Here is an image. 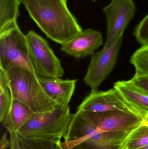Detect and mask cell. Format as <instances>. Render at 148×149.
Returning <instances> with one entry per match:
<instances>
[{
    "instance_id": "6da1fadb",
    "label": "cell",
    "mask_w": 148,
    "mask_h": 149,
    "mask_svg": "<svg viewBox=\"0 0 148 149\" xmlns=\"http://www.w3.org/2000/svg\"><path fill=\"white\" fill-rule=\"evenodd\" d=\"M31 18L48 38L62 45L83 31L69 10L67 0H21Z\"/></svg>"
},
{
    "instance_id": "7a4b0ae2",
    "label": "cell",
    "mask_w": 148,
    "mask_h": 149,
    "mask_svg": "<svg viewBox=\"0 0 148 149\" xmlns=\"http://www.w3.org/2000/svg\"><path fill=\"white\" fill-rule=\"evenodd\" d=\"M131 132L103 131L84 113L76 112L72 114L61 145L63 149H124Z\"/></svg>"
},
{
    "instance_id": "3957f363",
    "label": "cell",
    "mask_w": 148,
    "mask_h": 149,
    "mask_svg": "<svg viewBox=\"0 0 148 149\" xmlns=\"http://www.w3.org/2000/svg\"><path fill=\"white\" fill-rule=\"evenodd\" d=\"M12 99L21 102L34 113L52 110L57 106L44 91L35 72L15 67L5 71Z\"/></svg>"
},
{
    "instance_id": "277c9868",
    "label": "cell",
    "mask_w": 148,
    "mask_h": 149,
    "mask_svg": "<svg viewBox=\"0 0 148 149\" xmlns=\"http://www.w3.org/2000/svg\"><path fill=\"white\" fill-rule=\"evenodd\" d=\"M72 114L69 106H57L47 112L34 113L18 130L26 138L61 140L67 132Z\"/></svg>"
},
{
    "instance_id": "5b68a950",
    "label": "cell",
    "mask_w": 148,
    "mask_h": 149,
    "mask_svg": "<svg viewBox=\"0 0 148 149\" xmlns=\"http://www.w3.org/2000/svg\"><path fill=\"white\" fill-rule=\"evenodd\" d=\"M15 67L35 73L26 36L21 31L17 22L0 32V69L6 71Z\"/></svg>"
},
{
    "instance_id": "8992f818",
    "label": "cell",
    "mask_w": 148,
    "mask_h": 149,
    "mask_svg": "<svg viewBox=\"0 0 148 149\" xmlns=\"http://www.w3.org/2000/svg\"><path fill=\"white\" fill-rule=\"evenodd\" d=\"M31 62L36 74L46 78H60L64 71L60 59L47 41L33 31L27 34Z\"/></svg>"
},
{
    "instance_id": "52a82bcc",
    "label": "cell",
    "mask_w": 148,
    "mask_h": 149,
    "mask_svg": "<svg viewBox=\"0 0 148 149\" xmlns=\"http://www.w3.org/2000/svg\"><path fill=\"white\" fill-rule=\"evenodd\" d=\"M123 36L116 38L108 47L91 56L90 63L83 81L91 91H97L101 83L107 78L117 62Z\"/></svg>"
},
{
    "instance_id": "ba28073f",
    "label": "cell",
    "mask_w": 148,
    "mask_h": 149,
    "mask_svg": "<svg viewBox=\"0 0 148 149\" xmlns=\"http://www.w3.org/2000/svg\"><path fill=\"white\" fill-rule=\"evenodd\" d=\"M136 8L133 0H111L103 8L107 19V37L103 47H108L123 33L129 22L134 18Z\"/></svg>"
},
{
    "instance_id": "9c48e42d",
    "label": "cell",
    "mask_w": 148,
    "mask_h": 149,
    "mask_svg": "<svg viewBox=\"0 0 148 149\" xmlns=\"http://www.w3.org/2000/svg\"><path fill=\"white\" fill-rule=\"evenodd\" d=\"M114 110L137 114L114 88L106 91H91L77 107L76 112L101 113Z\"/></svg>"
},
{
    "instance_id": "30bf717a",
    "label": "cell",
    "mask_w": 148,
    "mask_h": 149,
    "mask_svg": "<svg viewBox=\"0 0 148 149\" xmlns=\"http://www.w3.org/2000/svg\"><path fill=\"white\" fill-rule=\"evenodd\" d=\"M83 113L96 127L106 132L132 131L143 122L138 115L121 110Z\"/></svg>"
},
{
    "instance_id": "8fae6325",
    "label": "cell",
    "mask_w": 148,
    "mask_h": 149,
    "mask_svg": "<svg viewBox=\"0 0 148 149\" xmlns=\"http://www.w3.org/2000/svg\"><path fill=\"white\" fill-rule=\"evenodd\" d=\"M101 32L93 29L83 30L74 38L62 45L61 51L76 58L92 56L103 44Z\"/></svg>"
},
{
    "instance_id": "7c38bea8",
    "label": "cell",
    "mask_w": 148,
    "mask_h": 149,
    "mask_svg": "<svg viewBox=\"0 0 148 149\" xmlns=\"http://www.w3.org/2000/svg\"><path fill=\"white\" fill-rule=\"evenodd\" d=\"M38 78L47 94L57 106H69L75 89L77 79L64 80L41 76H38Z\"/></svg>"
},
{
    "instance_id": "4fadbf2b",
    "label": "cell",
    "mask_w": 148,
    "mask_h": 149,
    "mask_svg": "<svg viewBox=\"0 0 148 149\" xmlns=\"http://www.w3.org/2000/svg\"><path fill=\"white\" fill-rule=\"evenodd\" d=\"M117 90L126 102L137 115L144 118L148 114V95L127 82L118 81L114 83Z\"/></svg>"
},
{
    "instance_id": "5bb4252c",
    "label": "cell",
    "mask_w": 148,
    "mask_h": 149,
    "mask_svg": "<svg viewBox=\"0 0 148 149\" xmlns=\"http://www.w3.org/2000/svg\"><path fill=\"white\" fill-rule=\"evenodd\" d=\"M34 113L27 105L18 100L13 99L9 113L1 123L8 130L14 129L18 131Z\"/></svg>"
},
{
    "instance_id": "9a60e30c",
    "label": "cell",
    "mask_w": 148,
    "mask_h": 149,
    "mask_svg": "<svg viewBox=\"0 0 148 149\" xmlns=\"http://www.w3.org/2000/svg\"><path fill=\"white\" fill-rule=\"evenodd\" d=\"M21 0H0V32L17 22Z\"/></svg>"
},
{
    "instance_id": "2e32d148",
    "label": "cell",
    "mask_w": 148,
    "mask_h": 149,
    "mask_svg": "<svg viewBox=\"0 0 148 149\" xmlns=\"http://www.w3.org/2000/svg\"><path fill=\"white\" fill-rule=\"evenodd\" d=\"M148 145V126L142 124L128 137L124 149H136Z\"/></svg>"
},
{
    "instance_id": "e0dca14e",
    "label": "cell",
    "mask_w": 148,
    "mask_h": 149,
    "mask_svg": "<svg viewBox=\"0 0 148 149\" xmlns=\"http://www.w3.org/2000/svg\"><path fill=\"white\" fill-rule=\"evenodd\" d=\"M19 140L23 149H63L61 140L26 138L20 136Z\"/></svg>"
},
{
    "instance_id": "ac0fdd59",
    "label": "cell",
    "mask_w": 148,
    "mask_h": 149,
    "mask_svg": "<svg viewBox=\"0 0 148 149\" xmlns=\"http://www.w3.org/2000/svg\"><path fill=\"white\" fill-rule=\"evenodd\" d=\"M130 63L135 68V74H148V45L137 49L131 56Z\"/></svg>"
},
{
    "instance_id": "d6986e66",
    "label": "cell",
    "mask_w": 148,
    "mask_h": 149,
    "mask_svg": "<svg viewBox=\"0 0 148 149\" xmlns=\"http://www.w3.org/2000/svg\"><path fill=\"white\" fill-rule=\"evenodd\" d=\"M12 97L9 87L0 88V122L8 115L12 103Z\"/></svg>"
},
{
    "instance_id": "ffe728a7",
    "label": "cell",
    "mask_w": 148,
    "mask_h": 149,
    "mask_svg": "<svg viewBox=\"0 0 148 149\" xmlns=\"http://www.w3.org/2000/svg\"><path fill=\"white\" fill-rule=\"evenodd\" d=\"M134 35L142 46L148 45V14L136 27Z\"/></svg>"
},
{
    "instance_id": "44dd1931",
    "label": "cell",
    "mask_w": 148,
    "mask_h": 149,
    "mask_svg": "<svg viewBox=\"0 0 148 149\" xmlns=\"http://www.w3.org/2000/svg\"><path fill=\"white\" fill-rule=\"evenodd\" d=\"M127 82L148 95V74H135Z\"/></svg>"
},
{
    "instance_id": "7402d4cb",
    "label": "cell",
    "mask_w": 148,
    "mask_h": 149,
    "mask_svg": "<svg viewBox=\"0 0 148 149\" xmlns=\"http://www.w3.org/2000/svg\"><path fill=\"white\" fill-rule=\"evenodd\" d=\"M10 135V149H23L19 140L18 131L14 129L8 130Z\"/></svg>"
},
{
    "instance_id": "603a6c76",
    "label": "cell",
    "mask_w": 148,
    "mask_h": 149,
    "mask_svg": "<svg viewBox=\"0 0 148 149\" xmlns=\"http://www.w3.org/2000/svg\"><path fill=\"white\" fill-rule=\"evenodd\" d=\"M10 148V140L7 138V133L4 134L0 142V149H7Z\"/></svg>"
},
{
    "instance_id": "cb8c5ba5",
    "label": "cell",
    "mask_w": 148,
    "mask_h": 149,
    "mask_svg": "<svg viewBox=\"0 0 148 149\" xmlns=\"http://www.w3.org/2000/svg\"><path fill=\"white\" fill-rule=\"evenodd\" d=\"M142 124L148 126V114L146 115L143 118Z\"/></svg>"
},
{
    "instance_id": "d4e9b609",
    "label": "cell",
    "mask_w": 148,
    "mask_h": 149,
    "mask_svg": "<svg viewBox=\"0 0 148 149\" xmlns=\"http://www.w3.org/2000/svg\"><path fill=\"white\" fill-rule=\"evenodd\" d=\"M136 149H148V145L144 146V147H141V148H139Z\"/></svg>"
},
{
    "instance_id": "484cf974",
    "label": "cell",
    "mask_w": 148,
    "mask_h": 149,
    "mask_svg": "<svg viewBox=\"0 0 148 149\" xmlns=\"http://www.w3.org/2000/svg\"><path fill=\"white\" fill-rule=\"evenodd\" d=\"M93 1H96V0H93Z\"/></svg>"
}]
</instances>
